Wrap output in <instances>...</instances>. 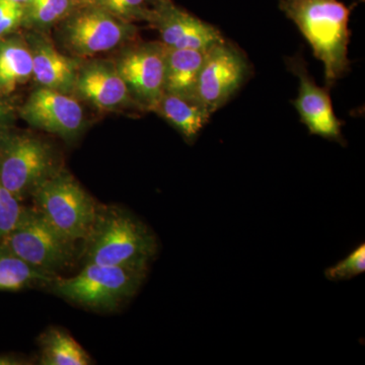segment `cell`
<instances>
[{"instance_id":"obj_24","label":"cell","mask_w":365,"mask_h":365,"mask_svg":"<svg viewBox=\"0 0 365 365\" xmlns=\"http://www.w3.org/2000/svg\"><path fill=\"white\" fill-rule=\"evenodd\" d=\"M25 7L13 0H0V40L23 28Z\"/></svg>"},{"instance_id":"obj_8","label":"cell","mask_w":365,"mask_h":365,"mask_svg":"<svg viewBox=\"0 0 365 365\" xmlns=\"http://www.w3.org/2000/svg\"><path fill=\"white\" fill-rule=\"evenodd\" d=\"M113 60L137 108L150 111L163 93L168 48L162 42H132Z\"/></svg>"},{"instance_id":"obj_26","label":"cell","mask_w":365,"mask_h":365,"mask_svg":"<svg viewBox=\"0 0 365 365\" xmlns=\"http://www.w3.org/2000/svg\"><path fill=\"white\" fill-rule=\"evenodd\" d=\"M30 364L29 360L16 353H0V365Z\"/></svg>"},{"instance_id":"obj_4","label":"cell","mask_w":365,"mask_h":365,"mask_svg":"<svg viewBox=\"0 0 365 365\" xmlns=\"http://www.w3.org/2000/svg\"><path fill=\"white\" fill-rule=\"evenodd\" d=\"M51 144L13 127L0 134V184L20 201L61 169Z\"/></svg>"},{"instance_id":"obj_1","label":"cell","mask_w":365,"mask_h":365,"mask_svg":"<svg viewBox=\"0 0 365 365\" xmlns=\"http://www.w3.org/2000/svg\"><path fill=\"white\" fill-rule=\"evenodd\" d=\"M158 251L150 227L130 211L116 205H98L90 232L81 242L83 264L148 267Z\"/></svg>"},{"instance_id":"obj_22","label":"cell","mask_w":365,"mask_h":365,"mask_svg":"<svg viewBox=\"0 0 365 365\" xmlns=\"http://www.w3.org/2000/svg\"><path fill=\"white\" fill-rule=\"evenodd\" d=\"M11 192L0 184V242L4 241L20 220L25 206Z\"/></svg>"},{"instance_id":"obj_27","label":"cell","mask_w":365,"mask_h":365,"mask_svg":"<svg viewBox=\"0 0 365 365\" xmlns=\"http://www.w3.org/2000/svg\"><path fill=\"white\" fill-rule=\"evenodd\" d=\"M13 1L16 2V4H21V6H25L26 4H28L30 2V0H13Z\"/></svg>"},{"instance_id":"obj_20","label":"cell","mask_w":365,"mask_h":365,"mask_svg":"<svg viewBox=\"0 0 365 365\" xmlns=\"http://www.w3.org/2000/svg\"><path fill=\"white\" fill-rule=\"evenodd\" d=\"M76 0H30L25 6L23 29L48 33L76 9Z\"/></svg>"},{"instance_id":"obj_2","label":"cell","mask_w":365,"mask_h":365,"mask_svg":"<svg viewBox=\"0 0 365 365\" xmlns=\"http://www.w3.org/2000/svg\"><path fill=\"white\" fill-rule=\"evenodd\" d=\"M279 6L323 63L326 86L330 88L349 69L348 23L351 9L339 0H280Z\"/></svg>"},{"instance_id":"obj_5","label":"cell","mask_w":365,"mask_h":365,"mask_svg":"<svg viewBox=\"0 0 365 365\" xmlns=\"http://www.w3.org/2000/svg\"><path fill=\"white\" fill-rule=\"evenodd\" d=\"M31 199L46 222L76 242L90 232L100 205L64 168L43 182Z\"/></svg>"},{"instance_id":"obj_19","label":"cell","mask_w":365,"mask_h":365,"mask_svg":"<svg viewBox=\"0 0 365 365\" xmlns=\"http://www.w3.org/2000/svg\"><path fill=\"white\" fill-rule=\"evenodd\" d=\"M58 275L31 267L13 255L0 251V292H16L26 288L49 287Z\"/></svg>"},{"instance_id":"obj_15","label":"cell","mask_w":365,"mask_h":365,"mask_svg":"<svg viewBox=\"0 0 365 365\" xmlns=\"http://www.w3.org/2000/svg\"><path fill=\"white\" fill-rule=\"evenodd\" d=\"M33 79V59L25 35L14 33L0 40V97L9 98Z\"/></svg>"},{"instance_id":"obj_14","label":"cell","mask_w":365,"mask_h":365,"mask_svg":"<svg viewBox=\"0 0 365 365\" xmlns=\"http://www.w3.org/2000/svg\"><path fill=\"white\" fill-rule=\"evenodd\" d=\"M24 35L32 54L33 79L37 86L72 95L83 60L59 51L48 33L26 31Z\"/></svg>"},{"instance_id":"obj_17","label":"cell","mask_w":365,"mask_h":365,"mask_svg":"<svg viewBox=\"0 0 365 365\" xmlns=\"http://www.w3.org/2000/svg\"><path fill=\"white\" fill-rule=\"evenodd\" d=\"M204 55L205 52L198 50L168 48L163 93L194 100Z\"/></svg>"},{"instance_id":"obj_25","label":"cell","mask_w":365,"mask_h":365,"mask_svg":"<svg viewBox=\"0 0 365 365\" xmlns=\"http://www.w3.org/2000/svg\"><path fill=\"white\" fill-rule=\"evenodd\" d=\"M14 117V107L6 98L0 97V134L11 128Z\"/></svg>"},{"instance_id":"obj_16","label":"cell","mask_w":365,"mask_h":365,"mask_svg":"<svg viewBox=\"0 0 365 365\" xmlns=\"http://www.w3.org/2000/svg\"><path fill=\"white\" fill-rule=\"evenodd\" d=\"M151 112L172 125L188 143L196 140L212 115L196 101L169 93H163Z\"/></svg>"},{"instance_id":"obj_28","label":"cell","mask_w":365,"mask_h":365,"mask_svg":"<svg viewBox=\"0 0 365 365\" xmlns=\"http://www.w3.org/2000/svg\"><path fill=\"white\" fill-rule=\"evenodd\" d=\"M153 1H155V2L158 1V0H153Z\"/></svg>"},{"instance_id":"obj_10","label":"cell","mask_w":365,"mask_h":365,"mask_svg":"<svg viewBox=\"0 0 365 365\" xmlns=\"http://www.w3.org/2000/svg\"><path fill=\"white\" fill-rule=\"evenodd\" d=\"M19 116L34 129L66 141H74L85 131V111L71 93L36 86L19 109Z\"/></svg>"},{"instance_id":"obj_21","label":"cell","mask_w":365,"mask_h":365,"mask_svg":"<svg viewBox=\"0 0 365 365\" xmlns=\"http://www.w3.org/2000/svg\"><path fill=\"white\" fill-rule=\"evenodd\" d=\"M153 4V0H76V6L96 7L131 24L135 21L150 23Z\"/></svg>"},{"instance_id":"obj_13","label":"cell","mask_w":365,"mask_h":365,"mask_svg":"<svg viewBox=\"0 0 365 365\" xmlns=\"http://www.w3.org/2000/svg\"><path fill=\"white\" fill-rule=\"evenodd\" d=\"M72 95L98 111L138 109L113 60H83Z\"/></svg>"},{"instance_id":"obj_7","label":"cell","mask_w":365,"mask_h":365,"mask_svg":"<svg viewBox=\"0 0 365 365\" xmlns=\"http://www.w3.org/2000/svg\"><path fill=\"white\" fill-rule=\"evenodd\" d=\"M55 29V39L64 53L81 60L119 50L134 42L137 36L134 24L83 6L72 9Z\"/></svg>"},{"instance_id":"obj_3","label":"cell","mask_w":365,"mask_h":365,"mask_svg":"<svg viewBox=\"0 0 365 365\" xmlns=\"http://www.w3.org/2000/svg\"><path fill=\"white\" fill-rule=\"evenodd\" d=\"M148 267L85 264L69 278L57 277L52 292L72 304L93 311L111 312L131 299L145 279Z\"/></svg>"},{"instance_id":"obj_6","label":"cell","mask_w":365,"mask_h":365,"mask_svg":"<svg viewBox=\"0 0 365 365\" xmlns=\"http://www.w3.org/2000/svg\"><path fill=\"white\" fill-rule=\"evenodd\" d=\"M0 251L53 275L79 257L78 242L57 232L34 207H24L16 227L0 242Z\"/></svg>"},{"instance_id":"obj_18","label":"cell","mask_w":365,"mask_h":365,"mask_svg":"<svg viewBox=\"0 0 365 365\" xmlns=\"http://www.w3.org/2000/svg\"><path fill=\"white\" fill-rule=\"evenodd\" d=\"M42 365H90L93 359L81 344L66 330L48 328L39 337Z\"/></svg>"},{"instance_id":"obj_12","label":"cell","mask_w":365,"mask_h":365,"mask_svg":"<svg viewBox=\"0 0 365 365\" xmlns=\"http://www.w3.org/2000/svg\"><path fill=\"white\" fill-rule=\"evenodd\" d=\"M287 63V68L299 79V96L294 104L302 123L306 125L309 133L345 145L341 122L334 113L328 88H321L314 83L300 55L288 58Z\"/></svg>"},{"instance_id":"obj_23","label":"cell","mask_w":365,"mask_h":365,"mask_svg":"<svg viewBox=\"0 0 365 365\" xmlns=\"http://www.w3.org/2000/svg\"><path fill=\"white\" fill-rule=\"evenodd\" d=\"M365 270V246L360 245L347 258L339 262L337 265L327 269L325 275L331 281L352 279Z\"/></svg>"},{"instance_id":"obj_9","label":"cell","mask_w":365,"mask_h":365,"mask_svg":"<svg viewBox=\"0 0 365 365\" xmlns=\"http://www.w3.org/2000/svg\"><path fill=\"white\" fill-rule=\"evenodd\" d=\"M248 71V62L240 50L225 40L217 43L204 55L194 100L213 114L241 88Z\"/></svg>"},{"instance_id":"obj_11","label":"cell","mask_w":365,"mask_h":365,"mask_svg":"<svg viewBox=\"0 0 365 365\" xmlns=\"http://www.w3.org/2000/svg\"><path fill=\"white\" fill-rule=\"evenodd\" d=\"M150 24L157 29L160 42L170 49L206 52L225 40L215 26L175 6L172 0H158L153 4Z\"/></svg>"}]
</instances>
